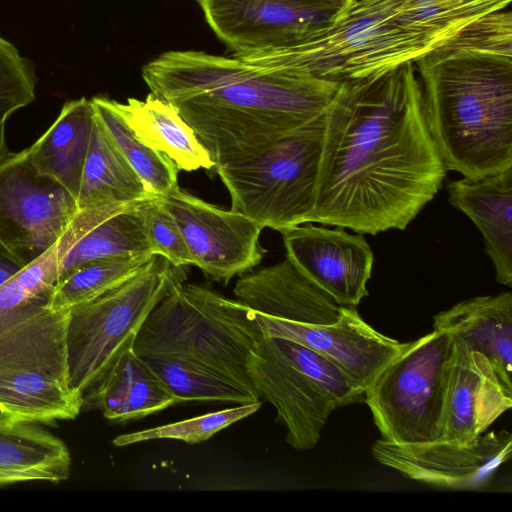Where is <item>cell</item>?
I'll return each instance as SVG.
<instances>
[{
  "label": "cell",
  "mask_w": 512,
  "mask_h": 512,
  "mask_svg": "<svg viewBox=\"0 0 512 512\" xmlns=\"http://www.w3.org/2000/svg\"><path fill=\"white\" fill-rule=\"evenodd\" d=\"M511 406L512 389L504 385L490 360L451 339L439 440L470 443Z\"/></svg>",
  "instance_id": "obj_16"
},
{
  "label": "cell",
  "mask_w": 512,
  "mask_h": 512,
  "mask_svg": "<svg viewBox=\"0 0 512 512\" xmlns=\"http://www.w3.org/2000/svg\"><path fill=\"white\" fill-rule=\"evenodd\" d=\"M144 228L155 255L166 258L175 267L193 265L178 224L157 196L141 201Z\"/></svg>",
  "instance_id": "obj_34"
},
{
  "label": "cell",
  "mask_w": 512,
  "mask_h": 512,
  "mask_svg": "<svg viewBox=\"0 0 512 512\" xmlns=\"http://www.w3.org/2000/svg\"><path fill=\"white\" fill-rule=\"evenodd\" d=\"M24 266L0 245V286L17 274Z\"/></svg>",
  "instance_id": "obj_35"
},
{
  "label": "cell",
  "mask_w": 512,
  "mask_h": 512,
  "mask_svg": "<svg viewBox=\"0 0 512 512\" xmlns=\"http://www.w3.org/2000/svg\"><path fill=\"white\" fill-rule=\"evenodd\" d=\"M70 310L44 309L0 332V372L45 371L69 384L66 335Z\"/></svg>",
  "instance_id": "obj_25"
},
{
  "label": "cell",
  "mask_w": 512,
  "mask_h": 512,
  "mask_svg": "<svg viewBox=\"0 0 512 512\" xmlns=\"http://www.w3.org/2000/svg\"><path fill=\"white\" fill-rule=\"evenodd\" d=\"M133 254L155 255L146 236L141 201L129 204L85 233L68 251L60 277L89 261Z\"/></svg>",
  "instance_id": "obj_28"
},
{
  "label": "cell",
  "mask_w": 512,
  "mask_h": 512,
  "mask_svg": "<svg viewBox=\"0 0 512 512\" xmlns=\"http://www.w3.org/2000/svg\"><path fill=\"white\" fill-rule=\"evenodd\" d=\"M159 198L178 224L193 265L208 278L226 285L261 262L264 228L252 218L218 208L178 185Z\"/></svg>",
  "instance_id": "obj_12"
},
{
  "label": "cell",
  "mask_w": 512,
  "mask_h": 512,
  "mask_svg": "<svg viewBox=\"0 0 512 512\" xmlns=\"http://www.w3.org/2000/svg\"><path fill=\"white\" fill-rule=\"evenodd\" d=\"M512 434L507 430L484 432L474 441L446 440L393 443L377 440L371 453L381 465L405 478L451 490L485 487L498 468L511 457Z\"/></svg>",
  "instance_id": "obj_13"
},
{
  "label": "cell",
  "mask_w": 512,
  "mask_h": 512,
  "mask_svg": "<svg viewBox=\"0 0 512 512\" xmlns=\"http://www.w3.org/2000/svg\"><path fill=\"white\" fill-rule=\"evenodd\" d=\"M91 102L96 116L112 141L153 196L161 197L177 185L176 164L165 154L140 141L117 112L113 100L95 96Z\"/></svg>",
  "instance_id": "obj_31"
},
{
  "label": "cell",
  "mask_w": 512,
  "mask_h": 512,
  "mask_svg": "<svg viewBox=\"0 0 512 512\" xmlns=\"http://www.w3.org/2000/svg\"><path fill=\"white\" fill-rule=\"evenodd\" d=\"M183 267L154 255L132 277L70 309L66 347L69 386L83 395L127 350L156 305L179 283Z\"/></svg>",
  "instance_id": "obj_8"
},
{
  "label": "cell",
  "mask_w": 512,
  "mask_h": 512,
  "mask_svg": "<svg viewBox=\"0 0 512 512\" xmlns=\"http://www.w3.org/2000/svg\"><path fill=\"white\" fill-rule=\"evenodd\" d=\"M142 77L192 127L215 166L321 116L341 85L201 51L165 52L143 67Z\"/></svg>",
  "instance_id": "obj_2"
},
{
  "label": "cell",
  "mask_w": 512,
  "mask_h": 512,
  "mask_svg": "<svg viewBox=\"0 0 512 512\" xmlns=\"http://www.w3.org/2000/svg\"><path fill=\"white\" fill-rule=\"evenodd\" d=\"M325 113L262 150L216 165L231 209L278 232L310 222Z\"/></svg>",
  "instance_id": "obj_7"
},
{
  "label": "cell",
  "mask_w": 512,
  "mask_h": 512,
  "mask_svg": "<svg viewBox=\"0 0 512 512\" xmlns=\"http://www.w3.org/2000/svg\"><path fill=\"white\" fill-rule=\"evenodd\" d=\"M446 170L480 179L512 168V15L484 17L415 62Z\"/></svg>",
  "instance_id": "obj_3"
},
{
  "label": "cell",
  "mask_w": 512,
  "mask_h": 512,
  "mask_svg": "<svg viewBox=\"0 0 512 512\" xmlns=\"http://www.w3.org/2000/svg\"><path fill=\"white\" fill-rule=\"evenodd\" d=\"M79 210L65 187L36 172L26 149L0 164V245L24 267L62 237Z\"/></svg>",
  "instance_id": "obj_10"
},
{
  "label": "cell",
  "mask_w": 512,
  "mask_h": 512,
  "mask_svg": "<svg viewBox=\"0 0 512 512\" xmlns=\"http://www.w3.org/2000/svg\"><path fill=\"white\" fill-rule=\"evenodd\" d=\"M147 363L131 348L83 393V409H98L116 423L138 420L178 404Z\"/></svg>",
  "instance_id": "obj_21"
},
{
  "label": "cell",
  "mask_w": 512,
  "mask_h": 512,
  "mask_svg": "<svg viewBox=\"0 0 512 512\" xmlns=\"http://www.w3.org/2000/svg\"><path fill=\"white\" fill-rule=\"evenodd\" d=\"M36 82L31 61L0 35V164L11 153L5 138L6 122L34 101Z\"/></svg>",
  "instance_id": "obj_33"
},
{
  "label": "cell",
  "mask_w": 512,
  "mask_h": 512,
  "mask_svg": "<svg viewBox=\"0 0 512 512\" xmlns=\"http://www.w3.org/2000/svg\"><path fill=\"white\" fill-rule=\"evenodd\" d=\"M263 337L253 309L210 287L185 281L151 311L133 349L140 357L191 361L257 395L247 364Z\"/></svg>",
  "instance_id": "obj_5"
},
{
  "label": "cell",
  "mask_w": 512,
  "mask_h": 512,
  "mask_svg": "<svg viewBox=\"0 0 512 512\" xmlns=\"http://www.w3.org/2000/svg\"><path fill=\"white\" fill-rule=\"evenodd\" d=\"M113 214L111 206L94 204L79 210L62 237L42 256L0 286V332L44 309L73 245Z\"/></svg>",
  "instance_id": "obj_19"
},
{
  "label": "cell",
  "mask_w": 512,
  "mask_h": 512,
  "mask_svg": "<svg viewBox=\"0 0 512 512\" xmlns=\"http://www.w3.org/2000/svg\"><path fill=\"white\" fill-rule=\"evenodd\" d=\"M445 174L414 62L342 82L325 112L310 222L359 234L403 230Z\"/></svg>",
  "instance_id": "obj_1"
},
{
  "label": "cell",
  "mask_w": 512,
  "mask_h": 512,
  "mask_svg": "<svg viewBox=\"0 0 512 512\" xmlns=\"http://www.w3.org/2000/svg\"><path fill=\"white\" fill-rule=\"evenodd\" d=\"M113 105L140 141L168 156L179 170L214 168L207 149L170 103L150 93L144 100H113Z\"/></svg>",
  "instance_id": "obj_24"
},
{
  "label": "cell",
  "mask_w": 512,
  "mask_h": 512,
  "mask_svg": "<svg viewBox=\"0 0 512 512\" xmlns=\"http://www.w3.org/2000/svg\"><path fill=\"white\" fill-rule=\"evenodd\" d=\"M247 373L254 391L273 405L294 449H313L335 410L362 401L365 391L341 369L295 341L264 336L252 350Z\"/></svg>",
  "instance_id": "obj_6"
},
{
  "label": "cell",
  "mask_w": 512,
  "mask_h": 512,
  "mask_svg": "<svg viewBox=\"0 0 512 512\" xmlns=\"http://www.w3.org/2000/svg\"><path fill=\"white\" fill-rule=\"evenodd\" d=\"M179 403L247 404L259 397L188 360L171 356L141 357Z\"/></svg>",
  "instance_id": "obj_30"
},
{
  "label": "cell",
  "mask_w": 512,
  "mask_h": 512,
  "mask_svg": "<svg viewBox=\"0 0 512 512\" xmlns=\"http://www.w3.org/2000/svg\"><path fill=\"white\" fill-rule=\"evenodd\" d=\"M449 202L481 231L496 281L512 286V168L447 184Z\"/></svg>",
  "instance_id": "obj_18"
},
{
  "label": "cell",
  "mask_w": 512,
  "mask_h": 512,
  "mask_svg": "<svg viewBox=\"0 0 512 512\" xmlns=\"http://www.w3.org/2000/svg\"><path fill=\"white\" fill-rule=\"evenodd\" d=\"M67 445L36 423L0 414V486L44 481L53 484L70 476Z\"/></svg>",
  "instance_id": "obj_22"
},
{
  "label": "cell",
  "mask_w": 512,
  "mask_h": 512,
  "mask_svg": "<svg viewBox=\"0 0 512 512\" xmlns=\"http://www.w3.org/2000/svg\"><path fill=\"white\" fill-rule=\"evenodd\" d=\"M450 349L451 338L433 330L409 342L366 389L363 400L383 440H439Z\"/></svg>",
  "instance_id": "obj_9"
},
{
  "label": "cell",
  "mask_w": 512,
  "mask_h": 512,
  "mask_svg": "<svg viewBox=\"0 0 512 512\" xmlns=\"http://www.w3.org/2000/svg\"><path fill=\"white\" fill-rule=\"evenodd\" d=\"M237 300L254 311L297 323L337 321L339 306L288 260L242 274L233 289Z\"/></svg>",
  "instance_id": "obj_17"
},
{
  "label": "cell",
  "mask_w": 512,
  "mask_h": 512,
  "mask_svg": "<svg viewBox=\"0 0 512 512\" xmlns=\"http://www.w3.org/2000/svg\"><path fill=\"white\" fill-rule=\"evenodd\" d=\"M153 197L96 116L84 164L78 208L105 202L134 203Z\"/></svg>",
  "instance_id": "obj_27"
},
{
  "label": "cell",
  "mask_w": 512,
  "mask_h": 512,
  "mask_svg": "<svg viewBox=\"0 0 512 512\" xmlns=\"http://www.w3.org/2000/svg\"><path fill=\"white\" fill-rule=\"evenodd\" d=\"M286 259L339 306H357L369 293L374 255L362 234L306 222L281 232Z\"/></svg>",
  "instance_id": "obj_15"
},
{
  "label": "cell",
  "mask_w": 512,
  "mask_h": 512,
  "mask_svg": "<svg viewBox=\"0 0 512 512\" xmlns=\"http://www.w3.org/2000/svg\"><path fill=\"white\" fill-rule=\"evenodd\" d=\"M449 40L425 28L403 0H356L333 26L304 41L235 56L342 83L415 62Z\"/></svg>",
  "instance_id": "obj_4"
},
{
  "label": "cell",
  "mask_w": 512,
  "mask_h": 512,
  "mask_svg": "<svg viewBox=\"0 0 512 512\" xmlns=\"http://www.w3.org/2000/svg\"><path fill=\"white\" fill-rule=\"evenodd\" d=\"M433 328L484 354L512 389V293L477 296L433 316Z\"/></svg>",
  "instance_id": "obj_20"
},
{
  "label": "cell",
  "mask_w": 512,
  "mask_h": 512,
  "mask_svg": "<svg viewBox=\"0 0 512 512\" xmlns=\"http://www.w3.org/2000/svg\"><path fill=\"white\" fill-rule=\"evenodd\" d=\"M262 406L261 401L236 405L220 411L210 412L190 419L122 434L112 440L117 447L151 440L172 439L188 444L207 441L226 427L251 416Z\"/></svg>",
  "instance_id": "obj_32"
},
{
  "label": "cell",
  "mask_w": 512,
  "mask_h": 512,
  "mask_svg": "<svg viewBox=\"0 0 512 512\" xmlns=\"http://www.w3.org/2000/svg\"><path fill=\"white\" fill-rule=\"evenodd\" d=\"M153 256L122 255L84 263L58 279L51 290L47 307L53 312H60L90 302L132 277Z\"/></svg>",
  "instance_id": "obj_29"
},
{
  "label": "cell",
  "mask_w": 512,
  "mask_h": 512,
  "mask_svg": "<svg viewBox=\"0 0 512 512\" xmlns=\"http://www.w3.org/2000/svg\"><path fill=\"white\" fill-rule=\"evenodd\" d=\"M93 121L91 99L68 101L46 132L26 149L36 172L60 183L76 200Z\"/></svg>",
  "instance_id": "obj_23"
},
{
  "label": "cell",
  "mask_w": 512,
  "mask_h": 512,
  "mask_svg": "<svg viewBox=\"0 0 512 512\" xmlns=\"http://www.w3.org/2000/svg\"><path fill=\"white\" fill-rule=\"evenodd\" d=\"M82 409L83 395L45 371L0 372V414L6 417L53 424L75 419Z\"/></svg>",
  "instance_id": "obj_26"
},
{
  "label": "cell",
  "mask_w": 512,
  "mask_h": 512,
  "mask_svg": "<svg viewBox=\"0 0 512 512\" xmlns=\"http://www.w3.org/2000/svg\"><path fill=\"white\" fill-rule=\"evenodd\" d=\"M234 55L291 46L333 26L356 0H197Z\"/></svg>",
  "instance_id": "obj_11"
},
{
  "label": "cell",
  "mask_w": 512,
  "mask_h": 512,
  "mask_svg": "<svg viewBox=\"0 0 512 512\" xmlns=\"http://www.w3.org/2000/svg\"><path fill=\"white\" fill-rule=\"evenodd\" d=\"M255 312L264 336L289 339L312 349L364 391L409 344L378 332L353 306H341L337 321L326 325L297 323Z\"/></svg>",
  "instance_id": "obj_14"
}]
</instances>
